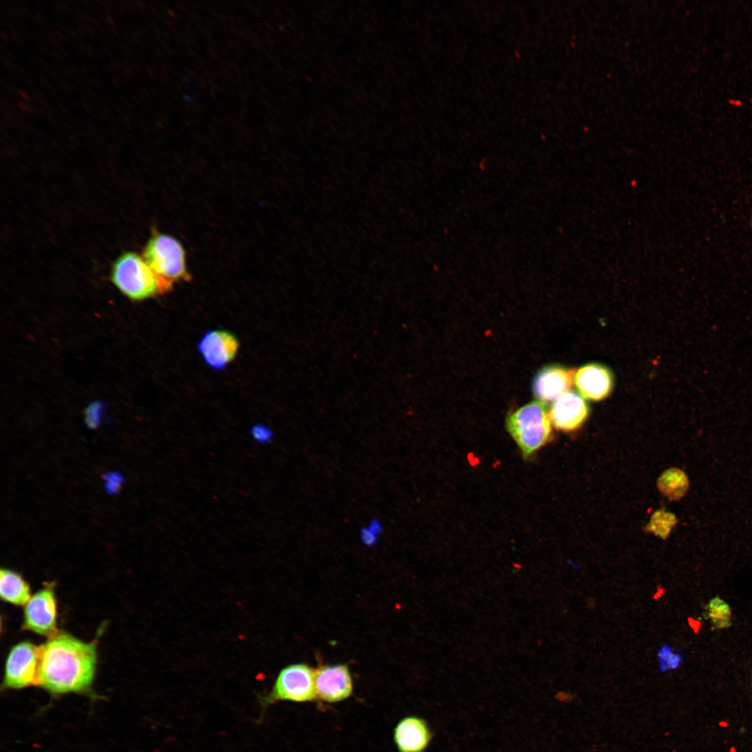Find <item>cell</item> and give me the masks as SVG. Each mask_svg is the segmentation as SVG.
Returning a JSON list of instances; mask_svg holds the SVG:
<instances>
[{
  "label": "cell",
  "instance_id": "obj_1",
  "mask_svg": "<svg viewBox=\"0 0 752 752\" xmlns=\"http://www.w3.org/2000/svg\"><path fill=\"white\" fill-rule=\"evenodd\" d=\"M96 641L58 632L39 647L36 685L55 694H88L95 675Z\"/></svg>",
  "mask_w": 752,
  "mask_h": 752
},
{
  "label": "cell",
  "instance_id": "obj_2",
  "mask_svg": "<svg viewBox=\"0 0 752 752\" xmlns=\"http://www.w3.org/2000/svg\"><path fill=\"white\" fill-rule=\"evenodd\" d=\"M143 258L155 274L160 294L172 290L175 283L189 281L186 253L182 244L175 237L154 229L148 240Z\"/></svg>",
  "mask_w": 752,
  "mask_h": 752
},
{
  "label": "cell",
  "instance_id": "obj_3",
  "mask_svg": "<svg viewBox=\"0 0 752 752\" xmlns=\"http://www.w3.org/2000/svg\"><path fill=\"white\" fill-rule=\"evenodd\" d=\"M506 425L524 457L540 448L551 436L549 416L540 402L526 404L511 413Z\"/></svg>",
  "mask_w": 752,
  "mask_h": 752
},
{
  "label": "cell",
  "instance_id": "obj_4",
  "mask_svg": "<svg viewBox=\"0 0 752 752\" xmlns=\"http://www.w3.org/2000/svg\"><path fill=\"white\" fill-rule=\"evenodd\" d=\"M316 697L315 670L305 663L289 664L279 672L268 693L258 696L262 721L267 708L278 701L304 703Z\"/></svg>",
  "mask_w": 752,
  "mask_h": 752
},
{
  "label": "cell",
  "instance_id": "obj_5",
  "mask_svg": "<svg viewBox=\"0 0 752 752\" xmlns=\"http://www.w3.org/2000/svg\"><path fill=\"white\" fill-rule=\"evenodd\" d=\"M113 284L126 297L141 301L160 294L158 280L143 257L132 251L121 254L111 272Z\"/></svg>",
  "mask_w": 752,
  "mask_h": 752
},
{
  "label": "cell",
  "instance_id": "obj_6",
  "mask_svg": "<svg viewBox=\"0 0 752 752\" xmlns=\"http://www.w3.org/2000/svg\"><path fill=\"white\" fill-rule=\"evenodd\" d=\"M38 664L39 647L28 641L16 644L7 656L3 687L19 689L36 685Z\"/></svg>",
  "mask_w": 752,
  "mask_h": 752
},
{
  "label": "cell",
  "instance_id": "obj_7",
  "mask_svg": "<svg viewBox=\"0 0 752 752\" xmlns=\"http://www.w3.org/2000/svg\"><path fill=\"white\" fill-rule=\"evenodd\" d=\"M57 605L54 589L46 586L25 604L23 628L49 638L57 634Z\"/></svg>",
  "mask_w": 752,
  "mask_h": 752
},
{
  "label": "cell",
  "instance_id": "obj_8",
  "mask_svg": "<svg viewBox=\"0 0 752 752\" xmlns=\"http://www.w3.org/2000/svg\"><path fill=\"white\" fill-rule=\"evenodd\" d=\"M316 697L327 703H336L350 696L353 683L345 664H324L315 670Z\"/></svg>",
  "mask_w": 752,
  "mask_h": 752
},
{
  "label": "cell",
  "instance_id": "obj_9",
  "mask_svg": "<svg viewBox=\"0 0 752 752\" xmlns=\"http://www.w3.org/2000/svg\"><path fill=\"white\" fill-rule=\"evenodd\" d=\"M240 347L237 337L224 329L207 331L198 343V350L205 363L215 370L226 368L235 358Z\"/></svg>",
  "mask_w": 752,
  "mask_h": 752
},
{
  "label": "cell",
  "instance_id": "obj_10",
  "mask_svg": "<svg viewBox=\"0 0 752 752\" xmlns=\"http://www.w3.org/2000/svg\"><path fill=\"white\" fill-rule=\"evenodd\" d=\"M589 408L583 398L572 391H568L551 405L549 416L553 425L563 431L579 428L586 420Z\"/></svg>",
  "mask_w": 752,
  "mask_h": 752
},
{
  "label": "cell",
  "instance_id": "obj_11",
  "mask_svg": "<svg viewBox=\"0 0 752 752\" xmlns=\"http://www.w3.org/2000/svg\"><path fill=\"white\" fill-rule=\"evenodd\" d=\"M613 380L610 370L598 363L584 365L574 375V383L579 394L594 401L601 400L610 394Z\"/></svg>",
  "mask_w": 752,
  "mask_h": 752
},
{
  "label": "cell",
  "instance_id": "obj_12",
  "mask_svg": "<svg viewBox=\"0 0 752 752\" xmlns=\"http://www.w3.org/2000/svg\"><path fill=\"white\" fill-rule=\"evenodd\" d=\"M574 371L558 366H551L540 370L536 375L533 390L540 401L555 400L568 391L574 382Z\"/></svg>",
  "mask_w": 752,
  "mask_h": 752
},
{
  "label": "cell",
  "instance_id": "obj_13",
  "mask_svg": "<svg viewBox=\"0 0 752 752\" xmlns=\"http://www.w3.org/2000/svg\"><path fill=\"white\" fill-rule=\"evenodd\" d=\"M430 739L426 723L418 717L404 718L394 730V740L400 752H422Z\"/></svg>",
  "mask_w": 752,
  "mask_h": 752
},
{
  "label": "cell",
  "instance_id": "obj_14",
  "mask_svg": "<svg viewBox=\"0 0 752 752\" xmlns=\"http://www.w3.org/2000/svg\"><path fill=\"white\" fill-rule=\"evenodd\" d=\"M0 595L1 599L15 605H25L31 597L29 583L19 573L1 569L0 572Z\"/></svg>",
  "mask_w": 752,
  "mask_h": 752
},
{
  "label": "cell",
  "instance_id": "obj_15",
  "mask_svg": "<svg viewBox=\"0 0 752 752\" xmlns=\"http://www.w3.org/2000/svg\"><path fill=\"white\" fill-rule=\"evenodd\" d=\"M664 485L668 495L677 499L686 494L689 487V480L683 471L673 469L666 474Z\"/></svg>",
  "mask_w": 752,
  "mask_h": 752
},
{
  "label": "cell",
  "instance_id": "obj_16",
  "mask_svg": "<svg viewBox=\"0 0 752 752\" xmlns=\"http://www.w3.org/2000/svg\"><path fill=\"white\" fill-rule=\"evenodd\" d=\"M707 617L716 628L728 627L730 620V610L728 605L719 597L712 599L707 605Z\"/></svg>",
  "mask_w": 752,
  "mask_h": 752
},
{
  "label": "cell",
  "instance_id": "obj_17",
  "mask_svg": "<svg viewBox=\"0 0 752 752\" xmlns=\"http://www.w3.org/2000/svg\"><path fill=\"white\" fill-rule=\"evenodd\" d=\"M102 478L106 481L104 489L109 494L113 495L118 493L124 482V477L118 471H113L102 474Z\"/></svg>",
  "mask_w": 752,
  "mask_h": 752
},
{
  "label": "cell",
  "instance_id": "obj_18",
  "mask_svg": "<svg viewBox=\"0 0 752 752\" xmlns=\"http://www.w3.org/2000/svg\"><path fill=\"white\" fill-rule=\"evenodd\" d=\"M104 407L101 402L91 404L85 410V422L90 429L97 428L102 418Z\"/></svg>",
  "mask_w": 752,
  "mask_h": 752
},
{
  "label": "cell",
  "instance_id": "obj_19",
  "mask_svg": "<svg viewBox=\"0 0 752 752\" xmlns=\"http://www.w3.org/2000/svg\"><path fill=\"white\" fill-rule=\"evenodd\" d=\"M250 435L256 443L266 444L272 439L274 433L269 426L263 423H257L251 427Z\"/></svg>",
  "mask_w": 752,
  "mask_h": 752
},
{
  "label": "cell",
  "instance_id": "obj_20",
  "mask_svg": "<svg viewBox=\"0 0 752 752\" xmlns=\"http://www.w3.org/2000/svg\"><path fill=\"white\" fill-rule=\"evenodd\" d=\"M675 654L669 646L663 645L661 647L657 653L658 661L660 663L659 668L661 672L666 671V665Z\"/></svg>",
  "mask_w": 752,
  "mask_h": 752
},
{
  "label": "cell",
  "instance_id": "obj_21",
  "mask_svg": "<svg viewBox=\"0 0 752 752\" xmlns=\"http://www.w3.org/2000/svg\"><path fill=\"white\" fill-rule=\"evenodd\" d=\"M359 537L364 545L373 546L378 541L379 535L366 525L360 529Z\"/></svg>",
  "mask_w": 752,
  "mask_h": 752
},
{
  "label": "cell",
  "instance_id": "obj_22",
  "mask_svg": "<svg viewBox=\"0 0 752 752\" xmlns=\"http://www.w3.org/2000/svg\"><path fill=\"white\" fill-rule=\"evenodd\" d=\"M664 593V588H661V586H658L657 587V592L655 593V595L653 596V599L654 600L659 599V597H661L662 596Z\"/></svg>",
  "mask_w": 752,
  "mask_h": 752
},
{
  "label": "cell",
  "instance_id": "obj_23",
  "mask_svg": "<svg viewBox=\"0 0 752 752\" xmlns=\"http://www.w3.org/2000/svg\"><path fill=\"white\" fill-rule=\"evenodd\" d=\"M751 225H752V217H751Z\"/></svg>",
  "mask_w": 752,
  "mask_h": 752
}]
</instances>
